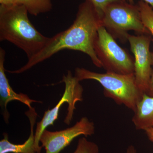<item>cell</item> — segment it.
<instances>
[{
	"label": "cell",
	"instance_id": "obj_1",
	"mask_svg": "<svg viewBox=\"0 0 153 153\" xmlns=\"http://www.w3.org/2000/svg\"><path fill=\"white\" fill-rule=\"evenodd\" d=\"M101 26V20L95 9L91 4L84 1L79 5L75 20L68 29L50 37L45 47L28 59L24 66L14 71H7L11 74H21L65 49L85 53L95 66L102 68L94 49V42Z\"/></svg>",
	"mask_w": 153,
	"mask_h": 153
},
{
	"label": "cell",
	"instance_id": "obj_2",
	"mask_svg": "<svg viewBox=\"0 0 153 153\" xmlns=\"http://www.w3.org/2000/svg\"><path fill=\"white\" fill-rule=\"evenodd\" d=\"M22 5H0V41H7L32 58L43 49L50 37L42 35L28 18Z\"/></svg>",
	"mask_w": 153,
	"mask_h": 153
},
{
	"label": "cell",
	"instance_id": "obj_3",
	"mask_svg": "<svg viewBox=\"0 0 153 153\" xmlns=\"http://www.w3.org/2000/svg\"><path fill=\"white\" fill-rule=\"evenodd\" d=\"M74 76L79 81L93 79L103 88V93L117 104L124 105L134 111L144 94L137 85L134 73H99L83 68H76Z\"/></svg>",
	"mask_w": 153,
	"mask_h": 153
},
{
	"label": "cell",
	"instance_id": "obj_4",
	"mask_svg": "<svg viewBox=\"0 0 153 153\" xmlns=\"http://www.w3.org/2000/svg\"><path fill=\"white\" fill-rule=\"evenodd\" d=\"M101 26L114 38L125 41L128 32L134 31L139 35H150L143 24L137 4L120 0L108 5L101 18Z\"/></svg>",
	"mask_w": 153,
	"mask_h": 153
},
{
	"label": "cell",
	"instance_id": "obj_5",
	"mask_svg": "<svg viewBox=\"0 0 153 153\" xmlns=\"http://www.w3.org/2000/svg\"><path fill=\"white\" fill-rule=\"evenodd\" d=\"M97 56L106 72L127 74L134 73V61L125 49L103 26L99 27L94 44Z\"/></svg>",
	"mask_w": 153,
	"mask_h": 153
},
{
	"label": "cell",
	"instance_id": "obj_6",
	"mask_svg": "<svg viewBox=\"0 0 153 153\" xmlns=\"http://www.w3.org/2000/svg\"><path fill=\"white\" fill-rule=\"evenodd\" d=\"M62 82L65 83V90L62 97L57 104L51 109L45 111L42 120L37 124L35 134V146L37 153H41L42 147L39 145L40 138L44 131L50 126L54 125L57 119L59 111L63 103H68L67 113L64 119V123L69 125L73 118L75 105L77 102L82 100L83 88L79 83L80 81L72 75L70 71L66 75H63Z\"/></svg>",
	"mask_w": 153,
	"mask_h": 153
},
{
	"label": "cell",
	"instance_id": "obj_7",
	"mask_svg": "<svg viewBox=\"0 0 153 153\" xmlns=\"http://www.w3.org/2000/svg\"><path fill=\"white\" fill-rule=\"evenodd\" d=\"M131 49L134 56V74L136 83L143 93H147L153 66V52L150 47L152 40L150 35L133 36L127 37Z\"/></svg>",
	"mask_w": 153,
	"mask_h": 153
},
{
	"label": "cell",
	"instance_id": "obj_8",
	"mask_svg": "<svg viewBox=\"0 0 153 153\" xmlns=\"http://www.w3.org/2000/svg\"><path fill=\"white\" fill-rule=\"evenodd\" d=\"M95 132L93 122L83 117L73 126L59 131H50L45 130L41 135L40 143L44 148L45 153H60L71 142L80 135L91 136Z\"/></svg>",
	"mask_w": 153,
	"mask_h": 153
},
{
	"label": "cell",
	"instance_id": "obj_9",
	"mask_svg": "<svg viewBox=\"0 0 153 153\" xmlns=\"http://www.w3.org/2000/svg\"><path fill=\"white\" fill-rule=\"evenodd\" d=\"M6 52L1 47L0 48V100L1 106L3 109V115L6 123L9 122L10 114L7 110V105L12 101L17 100L27 105L29 109L33 108V102H41L31 99L27 95L23 93H17L11 87L5 74L4 68Z\"/></svg>",
	"mask_w": 153,
	"mask_h": 153
},
{
	"label": "cell",
	"instance_id": "obj_10",
	"mask_svg": "<svg viewBox=\"0 0 153 153\" xmlns=\"http://www.w3.org/2000/svg\"><path fill=\"white\" fill-rule=\"evenodd\" d=\"M31 125V131L28 139L23 144H15L9 141L8 136L4 134V138L0 141V153H37L35 146L34 127L37 114L34 108L26 113Z\"/></svg>",
	"mask_w": 153,
	"mask_h": 153
},
{
	"label": "cell",
	"instance_id": "obj_11",
	"mask_svg": "<svg viewBox=\"0 0 153 153\" xmlns=\"http://www.w3.org/2000/svg\"><path fill=\"white\" fill-rule=\"evenodd\" d=\"M132 121L138 130L153 127V97L145 93L137 105Z\"/></svg>",
	"mask_w": 153,
	"mask_h": 153
},
{
	"label": "cell",
	"instance_id": "obj_12",
	"mask_svg": "<svg viewBox=\"0 0 153 153\" xmlns=\"http://www.w3.org/2000/svg\"><path fill=\"white\" fill-rule=\"evenodd\" d=\"M14 4L24 6L28 13L35 16L48 13L52 8L51 0H14Z\"/></svg>",
	"mask_w": 153,
	"mask_h": 153
},
{
	"label": "cell",
	"instance_id": "obj_13",
	"mask_svg": "<svg viewBox=\"0 0 153 153\" xmlns=\"http://www.w3.org/2000/svg\"><path fill=\"white\" fill-rule=\"evenodd\" d=\"M137 4L139 7L143 24L153 37V8L147 3L141 0Z\"/></svg>",
	"mask_w": 153,
	"mask_h": 153
},
{
	"label": "cell",
	"instance_id": "obj_14",
	"mask_svg": "<svg viewBox=\"0 0 153 153\" xmlns=\"http://www.w3.org/2000/svg\"><path fill=\"white\" fill-rule=\"evenodd\" d=\"M98 145L93 142L88 140L85 137L80 138L75 150L73 153H99Z\"/></svg>",
	"mask_w": 153,
	"mask_h": 153
},
{
	"label": "cell",
	"instance_id": "obj_15",
	"mask_svg": "<svg viewBox=\"0 0 153 153\" xmlns=\"http://www.w3.org/2000/svg\"><path fill=\"white\" fill-rule=\"evenodd\" d=\"M120 1V0H85L92 5L100 19L107 6L111 3Z\"/></svg>",
	"mask_w": 153,
	"mask_h": 153
},
{
	"label": "cell",
	"instance_id": "obj_16",
	"mask_svg": "<svg viewBox=\"0 0 153 153\" xmlns=\"http://www.w3.org/2000/svg\"><path fill=\"white\" fill-rule=\"evenodd\" d=\"M146 94L149 96L153 97V66L152 72L149 84V89Z\"/></svg>",
	"mask_w": 153,
	"mask_h": 153
},
{
	"label": "cell",
	"instance_id": "obj_17",
	"mask_svg": "<svg viewBox=\"0 0 153 153\" xmlns=\"http://www.w3.org/2000/svg\"><path fill=\"white\" fill-rule=\"evenodd\" d=\"M144 131L149 139L153 143V127L147 129Z\"/></svg>",
	"mask_w": 153,
	"mask_h": 153
},
{
	"label": "cell",
	"instance_id": "obj_18",
	"mask_svg": "<svg viewBox=\"0 0 153 153\" xmlns=\"http://www.w3.org/2000/svg\"><path fill=\"white\" fill-rule=\"evenodd\" d=\"M1 5H11L14 4V0H0Z\"/></svg>",
	"mask_w": 153,
	"mask_h": 153
},
{
	"label": "cell",
	"instance_id": "obj_19",
	"mask_svg": "<svg viewBox=\"0 0 153 153\" xmlns=\"http://www.w3.org/2000/svg\"><path fill=\"white\" fill-rule=\"evenodd\" d=\"M125 1H126L130 4H134V0H125ZM141 1H143L147 3L153 8V0H141Z\"/></svg>",
	"mask_w": 153,
	"mask_h": 153
},
{
	"label": "cell",
	"instance_id": "obj_20",
	"mask_svg": "<svg viewBox=\"0 0 153 153\" xmlns=\"http://www.w3.org/2000/svg\"><path fill=\"white\" fill-rule=\"evenodd\" d=\"M126 153H137L136 149L133 145H130L127 149Z\"/></svg>",
	"mask_w": 153,
	"mask_h": 153
}]
</instances>
